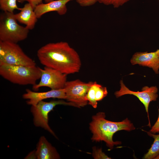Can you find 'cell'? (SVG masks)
Here are the masks:
<instances>
[{
	"mask_svg": "<svg viewBox=\"0 0 159 159\" xmlns=\"http://www.w3.org/2000/svg\"><path fill=\"white\" fill-rule=\"evenodd\" d=\"M36 151L38 159H55L60 158L56 149L43 136L40 138Z\"/></svg>",
	"mask_w": 159,
	"mask_h": 159,
	"instance_id": "obj_14",
	"label": "cell"
},
{
	"mask_svg": "<svg viewBox=\"0 0 159 159\" xmlns=\"http://www.w3.org/2000/svg\"><path fill=\"white\" fill-rule=\"evenodd\" d=\"M3 65L36 66L34 61L25 53L17 43L0 41V65Z\"/></svg>",
	"mask_w": 159,
	"mask_h": 159,
	"instance_id": "obj_5",
	"label": "cell"
},
{
	"mask_svg": "<svg viewBox=\"0 0 159 159\" xmlns=\"http://www.w3.org/2000/svg\"><path fill=\"white\" fill-rule=\"evenodd\" d=\"M41 72L40 80L38 84L33 85L34 90H38L40 87H45L51 90L63 89L67 82V74L54 69L45 67L40 68Z\"/></svg>",
	"mask_w": 159,
	"mask_h": 159,
	"instance_id": "obj_8",
	"label": "cell"
},
{
	"mask_svg": "<svg viewBox=\"0 0 159 159\" xmlns=\"http://www.w3.org/2000/svg\"><path fill=\"white\" fill-rule=\"evenodd\" d=\"M105 117L103 112H99L92 116L90 124V129L92 134L91 140L96 142L104 141L111 150L115 145L121 144L120 141L113 140L115 133L121 130L131 131L135 128L127 118L121 122H114L107 120Z\"/></svg>",
	"mask_w": 159,
	"mask_h": 159,
	"instance_id": "obj_2",
	"label": "cell"
},
{
	"mask_svg": "<svg viewBox=\"0 0 159 159\" xmlns=\"http://www.w3.org/2000/svg\"><path fill=\"white\" fill-rule=\"evenodd\" d=\"M24 99H28L26 103L31 105H35L44 100L50 98L66 99L65 89L51 90L45 92H37L26 89V92L22 95Z\"/></svg>",
	"mask_w": 159,
	"mask_h": 159,
	"instance_id": "obj_10",
	"label": "cell"
},
{
	"mask_svg": "<svg viewBox=\"0 0 159 159\" xmlns=\"http://www.w3.org/2000/svg\"><path fill=\"white\" fill-rule=\"evenodd\" d=\"M62 105L76 107L73 103L63 100H52L49 102L41 101L37 104L31 105V111L33 115L34 125L47 131L55 137L56 136L48 124V114L57 105Z\"/></svg>",
	"mask_w": 159,
	"mask_h": 159,
	"instance_id": "obj_6",
	"label": "cell"
},
{
	"mask_svg": "<svg viewBox=\"0 0 159 159\" xmlns=\"http://www.w3.org/2000/svg\"><path fill=\"white\" fill-rule=\"evenodd\" d=\"M43 0H17L19 2L22 3L24 1H27L30 3L34 9L37 5L42 3Z\"/></svg>",
	"mask_w": 159,
	"mask_h": 159,
	"instance_id": "obj_22",
	"label": "cell"
},
{
	"mask_svg": "<svg viewBox=\"0 0 159 159\" xmlns=\"http://www.w3.org/2000/svg\"><path fill=\"white\" fill-rule=\"evenodd\" d=\"M80 6L82 7L92 6L97 2V0H76Z\"/></svg>",
	"mask_w": 159,
	"mask_h": 159,
	"instance_id": "obj_21",
	"label": "cell"
},
{
	"mask_svg": "<svg viewBox=\"0 0 159 159\" xmlns=\"http://www.w3.org/2000/svg\"><path fill=\"white\" fill-rule=\"evenodd\" d=\"M53 0H44L46 3L49 2Z\"/></svg>",
	"mask_w": 159,
	"mask_h": 159,
	"instance_id": "obj_25",
	"label": "cell"
},
{
	"mask_svg": "<svg viewBox=\"0 0 159 159\" xmlns=\"http://www.w3.org/2000/svg\"><path fill=\"white\" fill-rule=\"evenodd\" d=\"M73 0H53L48 3H42L37 6L34 10L38 19L48 12L56 11L59 15H64L67 11V4Z\"/></svg>",
	"mask_w": 159,
	"mask_h": 159,
	"instance_id": "obj_12",
	"label": "cell"
},
{
	"mask_svg": "<svg viewBox=\"0 0 159 159\" xmlns=\"http://www.w3.org/2000/svg\"><path fill=\"white\" fill-rule=\"evenodd\" d=\"M40 63L66 74L78 72L81 62L77 52L65 42L48 43L37 51Z\"/></svg>",
	"mask_w": 159,
	"mask_h": 159,
	"instance_id": "obj_1",
	"label": "cell"
},
{
	"mask_svg": "<svg viewBox=\"0 0 159 159\" xmlns=\"http://www.w3.org/2000/svg\"><path fill=\"white\" fill-rule=\"evenodd\" d=\"M17 0H0V8L3 11L14 13L15 9L20 10L18 6L16 1Z\"/></svg>",
	"mask_w": 159,
	"mask_h": 159,
	"instance_id": "obj_16",
	"label": "cell"
},
{
	"mask_svg": "<svg viewBox=\"0 0 159 159\" xmlns=\"http://www.w3.org/2000/svg\"><path fill=\"white\" fill-rule=\"evenodd\" d=\"M92 155L95 159H111L102 152L101 148H97L94 147L93 148Z\"/></svg>",
	"mask_w": 159,
	"mask_h": 159,
	"instance_id": "obj_20",
	"label": "cell"
},
{
	"mask_svg": "<svg viewBox=\"0 0 159 159\" xmlns=\"http://www.w3.org/2000/svg\"><path fill=\"white\" fill-rule=\"evenodd\" d=\"M154 159H159V154L155 157Z\"/></svg>",
	"mask_w": 159,
	"mask_h": 159,
	"instance_id": "obj_26",
	"label": "cell"
},
{
	"mask_svg": "<svg viewBox=\"0 0 159 159\" xmlns=\"http://www.w3.org/2000/svg\"><path fill=\"white\" fill-rule=\"evenodd\" d=\"M120 90L115 92V95L117 98L120 97L125 95H133L136 97L144 105L146 112L148 114L149 120L148 125L150 127L149 114L148 107L151 102L156 100L158 97L157 94L158 88L156 86L149 87L145 86L143 87L142 91L135 92L130 90L124 84L123 81L120 82Z\"/></svg>",
	"mask_w": 159,
	"mask_h": 159,
	"instance_id": "obj_9",
	"label": "cell"
},
{
	"mask_svg": "<svg viewBox=\"0 0 159 159\" xmlns=\"http://www.w3.org/2000/svg\"><path fill=\"white\" fill-rule=\"evenodd\" d=\"M156 52H157L158 54V56H159V49H157L156 51Z\"/></svg>",
	"mask_w": 159,
	"mask_h": 159,
	"instance_id": "obj_27",
	"label": "cell"
},
{
	"mask_svg": "<svg viewBox=\"0 0 159 159\" xmlns=\"http://www.w3.org/2000/svg\"><path fill=\"white\" fill-rule=\"evenodd\" d=\"M158 110L159 115L158 119L154 125L151 127L150 131L153 133H159V109Z\"/></svg>",
	"mask_w": 159,
	"mask_h": 159,
	"instance_id": "obj_23",
	"label": "cell"
},
{
	"mask_svg": "<svg viewBox=\"0 0 159 159\" xmlns=\"http://www.w3.org/2000/svg\"><path fill=\"white\" fill-rule=\"evenodd\" d=\"M148 135L154 139V141L148 152L143 158L144 159H154L159 154V134L155 135L150 132L146 131Z\"/></svg>",
	"mask_w": 159,
	"mask_h": 159,
	"instance_id": "obj_15",
	"label": "cell"
},
{
	"mask_svg": "<svg viewBox=\"0 0 159 159\" xmlns=\"http://www.w3.org/2000/svg\"><path fill=\"white\" fill-rule=\"evenodd\" d=\"M36 158L37 159L36 150L31 152L25 158V159Z\"/></svg>",
	"mask_w": 159,
	"mask_h": 159,
	"instance_id": "obj_24",
	"label": "cell"
},
{
	"mask_svg": "<svg viewBox=\"0 0 159 159\" xmlns=\"http://www.w3.org/2000/svg\"><path fill=\"white\" fill-rule=\"evenodd\" d=\"M97 84L93 82L89 88L85 97V99L88 102V104L93 108H96L97 102L95 99V92Z\"/></svg>",
	"mask_w": 159,
	"mask_h": 159,
	"instance_id": "obj_17",
	"label": "cell"
},
{
	"mask_svg": "<svg viewBox=\"0 0 159 159\" xmlns=\"http://www.w3.org/2000/svg\"><path fill=\"white\" fill-rule=\"evenodd\" d=\"M93 83L92 82L86 83L79 79L67 81L64 87L66 100L74 104L76 107L79 108L86 106L88 101L85 99V97Z\"/></svg>",
	"mask_w": 159,
	"mask_h": 159,
	"instance_id": "obj_7",
	"label": "cell"
},
{
	"mask_svg": "<svg viewBox=\"0 0 159 159\" xmlns=\"http://www.w3.org/2000/svg\"></svg>",
	"mask_w": 159,
	"mask_h": 159,
	"instance_id": "obj_28",
	"label": "cell"
},
{
	"mask_svg": "<svg viewBox=\"0 0 159 159\" xmlns=\"http://www.w3.org/2000/svg\"><path fill=\"white\" fill-rule=\"evenodd\" d=\"M108 94L107 88L98 84L95 92V99L97 101L102 100L106 97Z\"/></svg>",
	"mask_w": 159,
	"mask_h": 159,
	"instance_id": "obj_19",
	"label": "cell"
},
{
	"mask_svg": "<svg viewBox=\"0 0 159 159\" xmlns=\"http://www.w3.org/2000/svg\"><path fill=\"white\" fill-rule=\"evenodd\" d=\"M0 74L4 78L12 83L21 85L36 84L40 79V68L36 66L26 67L20 65H0Z\"/></svg>",
	"mask_w": 159,
	"mask_h": 159,
	"instance_id": "obj_3",
	"label": "cell"
},
{
	"mask_svg": "<svg viewBox=\"0 0 159 159\" xmlns=\"http://www.w3.org/2000/svg\"><path fill=\"white\" fill-rule=\"evenodd\" d=\"M14 13L4 11L0 15V41L17 43L27 37L29 30L19 25Z\"/></svg>",
	"mask_w": 159,
	"mask_h": 159,
	"instance_id": "obj_4",
	"label": "cell"
},
{
	"mask_svg": "<svg viewBox=\"0 0 159 159\" xmlns=\"http://www.w3.org/2000/svg\"><path fill=\"white\" fill-rule=\"evenodd\" d=\"M130 62L132 65L138 64L151 68L156 74L159 73V56L156 51L137 52L133 55Z\"/></svg>",
	"mask_w": 159,
	"mask_h": 159,
	"instance_id": "obj_11",
	"label": "cell"
},
{
	"mask_svg": "<svg viewBox=\"0 0 159 159\" xmlns=\"http://www.w3.org/2000/svg\"><path fill=\"white\" fill-rule=\"evenodd\" d=\"M20 11L19 13L15 14L17 21L25 25L29 30L33 29L38 18L31 5L29 3H26Z\"/></svg>",
	"mask_w": 159,
	"mask_h": 159,
	"instance_id": "obj_13",
	"label": "cell"
},
{
	"mask_svg": "<svg viewBox=\"0 0 159 159\" xmlns=\"http://www.w3.org/2000/svg\"><path fill=\"white\" fill-rule=\"evenodd\" d=\"M130 0H97V2L106 5H111L115 8H119Z\"/></svg>",
	"mask_w": 159,
	"mask_h": 159,
	"instance_id": "obj_18",
	"label": "cell"
}]
</instances>
